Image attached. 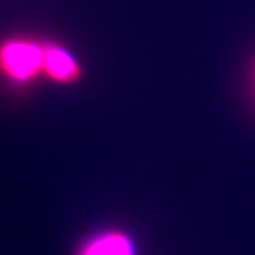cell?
Here are the masks:
<instances>
[{
    "instance_id": "cell-4",
    "label": "cell",
    "mask_w": 255,
    "mask_h": 255,
    "mask_svg": "<svg viewBox=\"0 0 255 255\" xmlns=\"http://www.w3.org/2000/svg\"><path fill=\"white\" fill-rule=\"evenodd\" d=\"M248 84H250L252 94H254V98H255V60H254V64H252L250 73H248Z\"/></svg>"
},
{
    "instance_id": "cell-1",
    "label": "cell",
    "mask_w": 255,
    "mask_h": 255,
    "mask_svg": "<svg viewBox=\"0 0 255 255\" xmlns=\"http://www.w3.org/2000/svg\"><path fill=\"white\" fill-rule=\"evenodd\" d=\"M44 69V44L12 39L0 44V73L12 82H30Z\"/></svg>"
},
{
    "instance_id": "cell-3",
    "label": "cell",
    "mask_w": 255,
    "mask_h": 255,
    "mask_svg": "<svg viewBox=\"0 0 255 255\" xmlns=\"http://www.w3.org/2000/svg\"><path fill=\"white\" fill-rule=\"evenodd\" d=\"M78 255H136L131 238L121 231H107L89 239Z\"/></svg>"
},
{
    "instance_id": "cell-2",
    "label": "cell",
    "mask_w": 255,
    "mask_h": 255,
    "mask_svg": "<svg viewBox=\"0 0 255 255\" xmlns=\"http://www.w3.org/2000/svg\"><path fill=\"white\" fill-rule=\"evenodd\" d=\"M44 75L59 84H75L84 71L80 62L59 44H44Z\"/></svg>"
}]
</instances>
